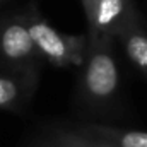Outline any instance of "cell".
<instances>
[{
  "label": "cell",
  "mask_w": 147,
  "mask_h": 147,
  "mask_svg": "<svg viewBox=\"0 0 147 147\" xmlns=\"http://www.w3.org/2000/svg\"><path fill=\"white\" fill-rule=\"evenodd\" d=\"M115 41H89L80 65L79 94L91 111H110L120 94V69L113 51Z\"/></svg>",
  "instance_id": "1"
},
{
  "label": "cell",
  "mask_w": 147,
  "mask_h": 147,
  "mask_svg": "<svg viewBox=\"0 0 147 147\" xmlns=\"http://www.w3.org/2000/svg\"><path fill=\"white\" fill-rule=\"evenodd\" d=\"M55 147H58V146H55Z\"/></svg>",
  "instance_id": "10"
},
{
  "label": "cell",
  "mask_w": 147,
  "mask_h": 147,
  "mask_svg": "<svg viewBox=\"0 0 147 147\" xmlns=\"http://www.w3.org/2000/svg\"><path fill=\"white\" fill-rule=\"evenodd\" d=\"M0 57L16 72L19 70H38L36 46L31 39L26 19H12L0 29Z\"/></svg>",
  "instance_id": "4"
},
{
  "label": "cell",
  "mask_w": 147,
  "mask_h": 147,
  "mask_svg": "<svg viewBox=\"0 0 147 147\" xmlns=\"http://www.w3.org/2000/svg\"><path fill=\"white\" fill-rule=\"evenodd\" d=\"M137 12L134 0H94L86 16L89 41H116Z\"/></svg>",
  "instance_id": "3"
},
{
  "label": "cell",
  "mask_w": 147,
  "mask_h": 147,
  "mask_svg": "<svg viewBox=\"0 0 147 147\" xmlns=\"http://www.w3.org/2000/svg\"><path fill=\"white\" fill-rule=\"evenodd\" d=\"M38 70H26L17 75H0V108H14L24 103L33 92Z\"/></svg>",
  "instance_id": "7"
},
{
  "label": "cell",
  "mask_w": 147,
  "mask_h": 147,
  "mask_svg": "<svg viewBox=\"0 0 147 147\" xmlns=\"http://www.w3.org/2000/svg\"><path fill=\"white\" fill-rule=\"evenodd\" d=\"M26 24L41 58L57 67H80L84 63L89 46L87 34L60 33L39 14L28 16Z\"/></svg>",
  "instance_id": "2"
},
{
  "label": "cell",
  "mask_w": 147,
  "mask_h": 147,
  "mask_svg": "<svg viewBox=\"0 0 147 147\" xmlns=\"http://www.w3.org/2000/svg\"><path fill=\"white\" fill-rule=\"evenodd\" d=\"M92 3H94V0H80V5H82V9H84V14H86V16L89 14V10H91Z\"/></svg>",
  "instance_id": "9"
},
{
  "label": "cell",
  "mask_w": 147,
  "mask_h": 147,
  "mask_svg": "<svg viewBox=\"0 0 147 147\" xmlns=\"http://www.w3.org/2000/svg\"><path fill=\"white\" fill-rule=\"evenodd\" d=\"M116 41H120L130 63L147 79V28L139 12L121 29Z\"/></svg>",
  "instance_id": "5"
},
{
  "label": "cell",
  "mask_w": 147,
  "mask_h": 147,
  "mask_svg": "<svg viewBox=\"0 0 147 147\" xmlns=\"http://www.w3.org/2000/svg\"><path fill=\"white\" fill-rule=\"evenodd\" d=\"M55 146L58 147H113L108 142L91 137L87 134H82L77 128H67L60 130L55 139Z\"/></svg>",
  "instance_id": "8"
},
{
  "label": "cell",
  "mask_w": 147,
  "mask_h": 147,
  "mask_svg": "<svg viewBox=\"0 0 147 147\" xmlns=\"http://www.w3.org/2000/svg\"><path fill=\"white\" fill-rule=\"evenodd\" d=\"M77 130L91 137L101 139L113 147H147V132L142 130H128V128L101 125V123L79 125Z\"/></svg>",
  "instance_id": "6"
}]
</instances>
